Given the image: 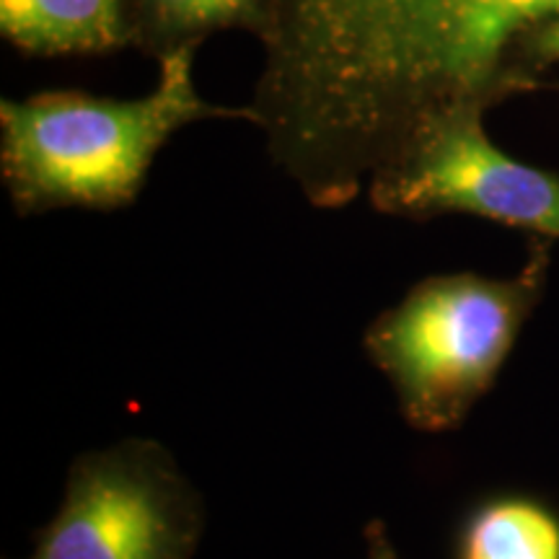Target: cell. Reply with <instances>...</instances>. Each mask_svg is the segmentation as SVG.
<instances>
[{
	"label": "cell",
	"instance_id": "cell-1",
	"mask_svg": "<svg viewBox=\"0 0 559 559\" xmlns=\"http://www.w3.org/2000/svg\"><path fill=\"white\" fill-rule=\"evenodd\" d=\"M551 21L559 0H272L254 124L313 207H345L425 117L542 88Z\"/></svg>",
	"mask_w": 559,
	"mask_h": 559
},
{
	"label": "cell",
	"instance_id": "cell-2",
	"mask_svg": "<svg viewBox=\"0 0 559 559\" xmlns=\"http://www.w3.org/2000/svg\"><path fill=\"white\" fill-rule=\"evenodd\" d=\"M198 45L158 60V83L140 99L86 91H41L0 102V177L19 215L50 210H120L138 200L158 151L200 120H243L247 107H218L194 88Z\"/></svg>",
	"mask_w": 559,
	"mask_h": 559
},
{
	"label": "cell",
	"instance_id": "cell-3",
	"mask_svg": "<svg viewBox=\"0 0 559 559\" xmlns=\"http://www.w3.org/2000/svg\"><path fill=\"white\" fill-rule=\"evenodd\" d=\"M549 241L534 236L513 277H425L370 321L362 349L389 379L404 423L423 432L456 430L492 389L542 300Z\"/></svg>",
	"mask_w": 559,
	"mask_h": 559
},
{
	"label": "cell",
	"instance_id": "cell-4",
	"mask_svg": "<svg viewBox=\"0 0 559 559\" xmlns=\"http://www.w3.org/2000/svg\"><path fill=\"white\" fill-rule=\"evenodd\" d=\"M205 502L158 440L124 438L70 464L55 519L26 559H192Z\"/></svg>",
	"mask_w": 559,
	"mask_h": 559
},
{
	"label": "cell",
	"instance_id": "cell-5",
	"mask_svg": "<svg viewBox=\"0 0 559 559\" xmlns=\"http://www.w3.org/2000/svg\"><path fill=\"white\" fill-rule=\"evenodd\" d=\"M485 115L477 104H456L425 117L370 174L366 190L373 210L407 221L477 215L559 239V174L498 148L485 130Z\"/></svg>",
	"mask_w": 559,
	"mask_h": 559
},
{
	"label": "cell",
	"instance_id": "cell-6",
	"mask_svg": "<svg viewBox=\"0 0 559 559\" xmlns=\"http://www.w3.org/2000/svg\"><path fill=\"white\" fill-rule=\"evenodd\" d=\"M0 32L29 58L107 55L132 45L128 0H0Z\"/></svg>",
	"mask_w": 559,
	"mask_h": 559
},
{
	"label": "cell",
	"instance_id": "cell-7",
	"mask_svg": "<svg viewBox=\"0 0 559 559\" xmlns=\"http://www.w3.org/2000/svg\"><path fill=\"white\" fill-rule=\"evenodd\" d=\"M132 47L160 60L179 47L202 45L210 34L241 29L262 39L272 0H128Z\"/></svg>",
	"mask_w": 559,
	"mask_h": 559
},
{
	"label": "cell",
	"instance_id": "cell-8",
	"mask_svg": "<svg viewBox=\"0 0 559 559\" xmlns=\"http://www.w3.org/2000/svg\"><path fill=\"white\" fill-rule=\"evenodd\" d=\"M453 559H559V513L528 495L481 500L459 523Z\"/></svg>",
	"mask_w": 559,
	"mask_h": 559
},
{
	"label": "cell",
	"instance_id": "cell-9",
	"mask_svg": "<svg viewBox=\"0 0 559 559\" xmlns=\"http://www.w3.org/2000/svg\"><path fill=\"white\" fill-rule=\"evenodd\" d=\"M526 58L531 68L539 75L547 73L549 66L559 62V21H551V24H547L528 39Z\"/></svg>",
	"mask_w": 559,
	"mask_h": 559
},
{
	"label": "cell",
	"instance_id": "cell-10",
	"mask_svg": "<svg viewBox=\"0 0 559 559\" xmlns=\"http://www.w3.org/2000/svg\"><path fill=\"white\" fill-rule=\"evenodd\" d=\"M362 539H366V559H400L389 539L386 523L381 519H373L362 528Z\"/></svg>",
	"mask_w": 559,
	"mask_h": 559
}]
</instances>
